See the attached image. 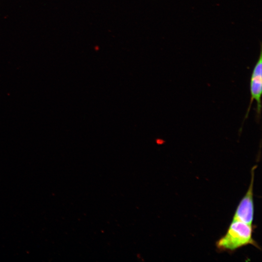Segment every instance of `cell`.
<instances>
[{
  "label": "cell",
  "mask_w": 262,
  "mask_h": 262,
  "mask_svg": "<svg viewBox=\"0 0 262 262\" xmlns=\"http://www.w3.org/2000/svg\"><path fill=\"white\" fill-rule=\"evenodd\" d=\"M254 227L241 221L232 220L226 233L216 241V248L219 251L229 252L247 245L260 248L253 238Z\"/></svg>",
  "instance_id": "1"
},
{
  "label": "cell",
  "mask_w": 262,
  "mask_h": 262,
  "mask_svg": "<svg viewBox=\"0 0 262 262\" xmlns=\"http://www.w3.org/2000/svg\"><path fill=\"white\" fill-rule=\"evenodd\" d=\"M250 99L248 108L245 117L246 119L253 103H256V118L259 122L261 115L262 94V54L261 49L259 57L256 63L251 75L250 80Z\"/></svg>",
  "instance_id": "2"
},
{
  "label": "cell",
  "mask_w": 262,
  "mask_h": 262,
  "mask_svg": "<svg viewBox=\"0 0 262 262\" xmlns=\"http://www.w3.org/2000/svg\"><path fill=\"white\" fill-rule=\"evenodd\" d=\"M256 166L251 171V180L248 189L238 205L232 220L241 221L249 225H253L254 213L253 201V184L254 171Z\"/></svg>",
  "instance_id": "3"
}]
</instances>
